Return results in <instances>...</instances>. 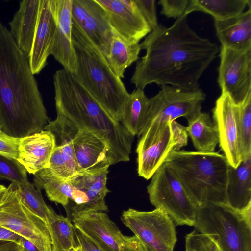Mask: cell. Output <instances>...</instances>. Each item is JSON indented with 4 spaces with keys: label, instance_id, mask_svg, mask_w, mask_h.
I'll use <instances>...</instances> for the list:
<instances>
[{
    "label": "cell",
    "instance_id": "cell-45",
    "mask_svg": "<svg viewBox=\"0 0 251 251\" xmlns=\"http://www.w3.org/2000/svg\"><path fill=\"white\" fill-rule=\"evenodd\" d=\"M70 251H81L80 246L77 245L76 246L73 248Z\"/></svg>",
    "mask_w": 251,
    "mask_h": 251
},
{
    "label": "cell",
    "instance_id": "cell-24",
    "mask_svg": "<svg viewBox=\"0 0 251 251\" xmlns=\"http://www.w3.org/2000/svg\"><path fill=\"white\" fill-rule=\"evenodd\" d=\"M73 145L77 163L82 171L105 164L110 165L108 147L103 140L94 133L78 128L73 139Z\"/></svg>",
    "mask_w": 251,
    "mask_h": 251
},
{
    "label": "cell",
    "instance_id": "cell-47",
    "mask_svg": "<svg viewBox=\"0 0 251 251\" xmlns=\"http://www.w3.org/2000/svg\"><path fill=\"white\" fill-rule=\"evenodd\" d=\"M46 251H52L51 247L47 249Z\"/></svg>",
    "mask_w": 251,
    "mask_h": 251
},
{
    "label": "cell",
    "instance_id": "cell-5",
    "mask_svg": "<svg viewBox=\"0 0 251 251\" xmlns=\"http://www.w3.org/2000/svg\"><path fill=\"white\" fill-rule=\"evenodd\" d=\"M165 162L196 207L209 202L227 204L230 165L224 155L215 151H173Z\"/></svg>",
    "mask_w": 251,
    "mask_h": 251
},
{
    "label": "cell",
    "instance_id": "cell-23",
    "mask_svg": "<svg viewBox=\"0 0 251 251\" xmlns=\"http://www.w3.org/2000/svg\"><path fill=\"white\" fill-rule=\"evenodd\" d=\"M214 25L222 46L239 51L251 50V8L228 19L215 20Z\"/></svg>",
    "mask_w": 251,
    "mask_h": 251
},
{
    "label": "cell",
    "instance_id": "cell-22",
    "mask_svg": "<svg viewBox=\"0 0 251 251\" xmlns=\"http://www.w3.org/2000/svg\"><path fill=\"white\" fill-rule=\"evenodd\" d=\"M40 0H23L9 23V34L20 50L28 57L37 27Z\"/></svg>",
    "mask_w": 251,
    "mask_h": 251
},
{
    "label": "cell",
    "instance_id": "cell-2",
    "mask_svg": "<svg viewBox=\"0 0 251 251\" xmlns=\"http://www.w3.org/2000/svg\"><path fill=\"white\" fill-rule=\"evenodd\" d=\"M49 121L28 57L0 20V127L20 139L43 130Z\"/></svg>",
    "mask_w": 251,
    "mask_h": 251
},
{
    "label": "cell",
    "instance_id": "cell-39",
    "mask_svg": "<svg viewBox=\"0 0 251 251\" xmlns=\"http://www.w3.org/2000/svg\"><path fill=\"white\" fill-rule=\"evenodd\" d=\"M171 126L173 138L176 143L174 151H179L187 145L188 133L185 127L176 120L171 121Z\"/></svg>",
    "mask_w": 251,
    "mask_h": 251
},
{
    "label": "cell",
    "instance_id": "cell-7",
    "mask_svg": "<svg viewBox=\"0 0 251 251\" xmlns=\"http://www.w3.org/2000/svg\"><path fill=\"white\" fill-rule=\"evenodd\" d=\"M161 86L158 93L149 98L145 125L139 136L140 142L154 138L169 121L183 117L188 121L201 112L206 96L201 89L185 90L167 85Z\"/></svg>",
    "mask_w": 251,
    "mask_h": 251
},
{
    "label": "cell",
    "instance_id": "cell-13",
    "mask_svg": "<svg viewBox=\"0 0 251 251\" xmlns=\"http://www.w3.org/2000/svg\"><path fill=\"white\" fill-rule=\"evenodd\" d=\"M219 146L229 165L236 168L242 160L238 106L227 94H221L212 109Z\"/></svg>",
    "mask_w": 251,
    "mask_h": 251
},
{
    "label": "cell",
    "instance_id": "cell-17",
    "mask_svg": "<svg viewBox=\"0 0 251 251\" xmlns=\"http://www.w3.org/2000/svg\"><path fill=\"white\" fill-rule=\"evenodd\" d=\"M75 227L106 251H119L126 236L108 215L89 211L71 213Z\"/></svg>",
    "mask_w": 251,
    "mask_h": 251
},
{
    "label": "cell",
    "instance_id": "cell-20",
    "mask_svg": "<svg viewBox=\"0 0 251 251\" xmlns=\"http://www.w3.org/2000/svg\"><path fill=\"white\" fill-rule=\"evenodd\" d=\"M56 27L51 55L66 71L73 74L75 56L72 43V0H55Z\"/></svg>",
    "mask_w": 251,
    "mask_h": 251
},
{
    "label": "cell",
    "instance_id": "cell-26",
    "mask_svg": "<svg viewBox=\"0 0 251 251\" xmlns=\"http://www.w3.org/2000/svg\"><path fill=\"white\" fill-rule=\"evenodd\" d=\"M185 129L197 151L214 152L219 142V134L209 113L201 112L188 121Z\"/></svg>",
    "mask_w": 251,
    "mask_h": 251
},
{
    "label": "cell",
    "instance_id": "cell-34",
    "mask_svg": "<svg viewBox=\"0 0 251 251\" xmlns=\"http://www.w3.org/2000/svg\"><path fill=\"white\" fill-rule=\"evenodd\" d=\"M27 172L17 159L0 154V179L19 185L28 180Z\"/></svg>",
    "mask_w": 251,
    "mask_h": 251
},
{
    "label": "cell",
    "instance_id": "cell-4",
    "mask_svg": "<svg viewBox=\"0 0 251 251\" xmlns=\"http://www.w3.org/2000/svg\"><path fill=\"white\" fill-rule=\"evenodd\" d=\"M72 32L76 61L73 75L105 111L120 122L129 93L104 55L73 23Z\"/></svg>",
    "mask_w": 251,
    "mask_h": 251
},
{
    "label": "cell",
    "instance_id": "cell-46",
    "mask_svg": "<svg viewBox=\"0 0 251 251\" xmlns=\"http://www.w3.org/2000/svg\"><path fill=\"white\" fill-rule=\"evenodd\" d=\"M6 189V187L5 186L0 184V194L2 193Z\"/></svg>",
    "mask_w": 251,
    "mask_h": 251
},
{
    "label": "cell",
    "instance_id": "cell-44",
    "mask_svg": "<svg viewBox=\"0 0 251 251\" xmlns=\"http://www.w3.org/2000/svg\"><path fill=\"white\" fill-rule=\"evenodd\" d=\"M21 246L23 251H41L32 243L23 237L21 241Z\"/></svg>",
    "mask_w": 251,
    "mask_h": 251
},
{
    "label": "cell",
    "instance_id": "cell-21",
    "mask_svg": "<svg viewBox=\"0 0 251 251\" xmlns=\"http://www.w3.org/2000/svg\"><path fill=\"white\" fill-rule=\"evenodd\" d=\"M55 146L54 135L46 130L20 138L17 160L34 175L48 167Z\"/></svg>",
    "mask_w": 251,
    "mask_h": 251
},
{
    "label": "cell",
    "instance_id": "cell-33",
    "mask_svg": "<svg viewBox=\"0 0 251 251\" xmlns=\"http://www.w3.org/2000/svg\"><path fill=\"white\" fill-rule=\"evenodd\" d=\"M237 106L243 159L251 154V91Z\"/></svg>",
    "mask_w": 251,
    "mask_h": 251
},
{
    "label": "cell",
    "instance_id": "cell-37",
    "mask_svg": "<svg viewBox=\"0 0 251 251\" xmlns=\"http://www.w3.org/2000/svg\"><path fill=\"white\" fill-rule=\"evenodd\" d=\"M151 31L158 26L155 0H134Z\"/></svg>",
    "mask_w": 251,
    "mask_h": 251
},
{
    "label": "cell",
    "instance_id": "cell-40",
    "mask_svg": "<svg viewBox=\"0 0 251 251\" xmlns=\"http://www.w3.org/2000/svg\"><path fill=\"white\" fill-rule=\"evenodd\" d=\"M75 233L81 251H106L75 227Z\"/></svg>",
    "mask_w": 251,
    "mask_h": 251
},
{
    "label": "cell",
    "instance_id": "cell-15",
    "mask_svg": "<svg viewBox=\"0 0 251 251\" xmlns=\"http://www.w3.org/2000/svg\"><path fill=\"white\" fill-rule=\"evenodd\" d=\"M105 11L113 31L130 44L139 43L151 30L134 0H96Z\"/></svg>",
    "mask_w": 251,
    "mask_h": 251
},
{
    "label": "cell",
    "instance_id": "cell-19",
    "mask_svg": "<svg viewBox=\"0 0 251 251\" xmlns=\"http://www.w3.org/2000/svg\"><path fill=\"white\" fill-rule=\"evenodd\" d=\"M175 145L171 121L166 122L160 132L153 139L147 142L138 143L136 153L138 175L146 180L151 178L174 151Z\"/></svg>",
    "mask_w": 251,
    "mask_h": 251
},
{
    "label": "cell",
    "instance_id": "cell-43",
    "mask_svg": "<svg viewBox=\"0 0 251 251\" xmlns=\"http://www.w3.org/2000/svg\"><path fill=\"white\" fill-rule=\"evenodd\" d=\"M0 251H23L22 246L15 242L0 240Z\"/></svg>",
    "mask_w": 251,
    "mask_h": 251
},
{
    "label": "cell",
    "instance_id": "cell-9",
    "mask_svg": "<svg viewBox=\"0 0 251 251\" xmlns=\"http://www.w3.org/2000/svg\"><path fill=\"white\" fill-rule=\"evenodd\" d=\"M0 226L29 240L41 251L51 247L48 226L21 202L11 183L0 195Z\"/></svg>",
    "mask_w": 251,
    "mask_h": 251
},
{
    "label": "cell",
    "instance_id": "cell-29",
    "mask_svg": "<svg viewBox=\"0 0 251 251\" xmlns=\"http://www.w3.org/2000/svg\"><path fill=\"white\" fill-rule=\"evenodd\" d=\"M141 50L139 43H127L113 31L106 59L116 75L123 78L126 69L139 59Z\"/></svg>",
    "mask_w": 251,
    "mask_h": 251
},
{
    "label": "cell",
    "instance_id": "cell-35",
    "mask_svg": "<svg viewBox=\"0 0 251 251\" xmlns=\"http://www.w3.org/2000/svg\"><path fill=\"white\" fill-rule=\"evenodd\" d=\"M185 251H222L210 237L194 229L185 236Z\"/></svg>",
    "mask_w": 251,
    "mask_h": 251
},
{
    "label": "cell",
    "instance_id": "cell-6",
    "mask_svg": "<svg viewBox=\"0 0 251 251\" xmlns=\"http://www.w3.org/2000/svg\"><path fill=\"white\" fill-rule=\"evenodd\" d=\"M193 226L222 251H251V208L240 211L227 204L207 202L197 207Z\"/></svg>",
    "mask_w": 251,
    "mask_h": 251
},
{
    "label": "cell",
    "instance_id": "cell-42",
    "mask_svg": "<svg viewBox=\"0 0 251 251\" xmlns=\"http://www.w3.org/2000/svg\"><path fill=\"white\" fill-rule=\"evenodd\" d=\"M22 237L0 226V240L12 241L21 245Z\"/></svg>",
    "mask_w": 251,
    "mask_h": 251
},
{
    "label": "cell",
    "instance_id": "cell-36",
    "mask_svg": "<svg viewBox=\"0 0 251 251\" xmlns=\"http://www.w3.org/2000/svg\"><path fill=\"white\" fill-rule=\"evenodd\" d=\"M189 2V0H160V14L168 18L177 19L184 15Z\"/></svg>",
    "mask_w": 251,
    "mask_h": 251
},
{
    "label": "cell",
    "instance_id": "cell-18",
    "mask_svg": "<svg viewBox=\"0 0 251 251\" xmlns=\"http://www.w3.org/2000/svg\"><path fill=\"white\" fill-rule=\"evenodd\" d=\"M56 27L55 0H40V10L28 61L32 73L39 74L51 54Z\"/></svg>",
    "mask_w": 251,
    "mask_h": 251
},
{
    "label": "cell",
    "instance_id": "cell-28",
    "mask_svg": "<svg viewBox=\"0 0 251 251\" xmlns=\"http://www.w3.org/2000/svg\"><path fill=\"white\" fill-rule=\"evenodd\" d=\"M251 5L250 0H190L184 15L200 11L221 21L240 15L247 6L251 8Z\"/></svg>",
    "mask_w": 251,
    "mask_h": 251
},
{
    "label": "cell",
    "instance_id": "cell-12",
    "mask_svg": "<svg viewBox=\"0 0 251 251\" xmlns=\"http://www.w3.org/2000/svg\"><path fill=\"white\" fill-rule=\"evenodd\" d=\"M78 129L72 122L58 114L54 120L49 121L44 128L53 134L55 141L47 168L67 181L84 172L77 163L73 145V139Z\"/></svg>",
    "mask_w": 251,
    "mask_h": 251
},
{
    "label": "cell",
    "instance_id": "cell-48",
    "mask_svg": "<svg viewBox=\"0 0 251 251\" xmlns=\"http://www.w3.org/2000/svg\"><path fill=\"white\" fill-rule=\"evenodd\" d=\"M1 194H0V195Z\"/></svg>",
    "mask_w": 251,
    "mask_h": 251
},
{
    "label": "cell",
    "instance_id": "cell-10",
    "mask_svg": "<svg viewBox=\"0 0 251 251\" xmlns=\"http://www.w3.org/2000/svg\"><path fill=\"white\" fill-rule=\"evenodd\" d=\"M121 219L145 251H174L177 242L176 225L162 210L140 211L129 208L123 212Z\"/></svg>",
    "mask_w": 251,
    "mask_h": 251
},
{
    "label": "cell",
    "instance_id": "cell-31",
    "mask_svg": "<svg viewBox=\"0 0 251 251\" xmlns=\"http://www.w3.org/2000/svg\"><path fill=\"white\" fill-rule=\"evenodd\" d=\"M48 228L50 233L52 251H70L76 246L75 227L70 219L58 215L49 207Z\"/></svg>",
    "mask_w": 251,
    "mask_h": 251
},
{
    "label": "cell",
    "instance_id": "cell-25",
    "mask_svg": "<svg viewBox=\"0 0 251 251\" xmlns=\"http://www.w3.org/2000/svg\"><path fill=\"white\" fill-rule=\"evenodd\" d=\"M227 204L243 211L251 208V154L236 168L229 167L226 189Z\"/></svg>",
    "mask_w": 251,
    "mask_h": 251
},
{
    "label": "cell",
    "instance_id": "cell-41",
    "mask_svg": "<svg viewBox=\"0 0 251 251\" xmlns=\"http://www.w3.org/2000/svg\"><path fill=\"white\" fill-rule=\"evenodd\" d=\"M119 251H145L144 247L134 235L126 236L125 241Z\"/></svg>",
    "mask_w": 251,
    "mask_h": 251
},
{
    "label": "cell",
    "instance_id": "cell-3",
    "mask_svg": "<svg viewBox=\"0 0 251 251\" xmlns=\"http://www.w3.org/2000/svg\"><path fill=\"white\" fill-rule=\"evenodd\" d=\"M53 85L57 114L103 140L109 148L110 165L128 161L134 137L105 111L73 74L63 68L57 70Z\"/></svg>",
    "mask_w": 251,
    "mask_h": 251
},
{
    "label": "cell",
    "instance_id": "cell-1",
    "mask_svg": "<svg viewBox=\"0 0 251 251\" xmlns=\"http://www.w3.org/2000/svg\"><path fill=\"white\" fill-rule=\"evenodd\" d=\"M140 45L146 54L137 61L130 82L143 90L152 83L196 90L219 52L216 44L191 29L185 15L170 27L159 25Z\"/></svg>",
    "mask_w": 251,
    "mask_h": 251
},
{
    "label": "cell",
    "instance_id": "cell-30",
    "mask_svg": "<svg viewBox=\"0 0 251 251\" xmlns=\"http://www.w3.org/2000/svg\"><path fill=\"white\" fill-rule=\"evenodd\" d=\"M33 182L36 188L45 190L50 200L65 207L68 205L73 192L69 181L56 176L49 168H45L34 175Z\"/></svg>",
    "mask_w": 251,
    "mask_h": 251
},
{
    "label": "cell",
    "instance_id": "cell-27",
    "mask_svg": "<svg viewBox=\"0 0 251 251\" xmlns=\"http://www.w3.org/2000/svg\"><path fill=\"white\" fill-rule=\"evenodd\" d=\"M149 100L144 90L136 88L129 93L124 106L120 122L134 137H139L144 126Z\"/></svg>",
    "mask_w": 251,
    "mask_h": 251
},
{
    "label": "cell",
    "instance_id": "cell-8",
    "mask_svg": "<svg viewBox=\"0 0 251 251\" xmlns=\"http://www.w3.org/2000/svg\"><path fill=\"white\" fill-rule=\"evenodd\" d=\"M147 189L151 204L167 214L176 226H194L197 207L166 162L152 176Z\"/></svg>",
    "mask_w": 251,
    "mask_h": 251
},
{
    "label": "cell",
    "instance_id": "cell-14",
    "mask_svg": "<svg viewBox=\"0 0 251 251\" xmlns=\"http://www.w3.org/2000/svg\"><path fill=\"white\" fill-rule=\"evenodd\" d=\"M72 22L106 57L113 31L106 13L96 0H72Z\"/></svg>",
    "mask_w": 251,
    "mask_h": 251
},
{
    "label": "cell",
    "instance_id": "cell-32",
    "mask_svg": "<svg viewBox=\"0 0 251 251\" xmlns=\"http://www.w3.org/2000/svg\"><path fill=\"white\" fill-rule=\"evenodd\" d=\"M17 186L22 203L40 218L47 226L50 206L46 205L41 194V190L36 188L33 183L28 180Z\"/></svg>",
    "mask_w": 251,
    "mask_h": 251
},
{
    "label": "cell",
    "instance_id": "cell-11",
    "mask_svg": "<svg viewBox=\"0 0 251 251\" xmlns=\"http://www.w3.org/2000/svg\"><path fill=\"white\" fill-rule=\"evenodd\" d=\"M218 83L221 94H227L239 105L251 91V50L239 51L221 47Z\"/></svg>",
    "mask_w": 251,
    "mask_h": 251
},
{
    "label": "cell",
    "instance_id": "cell-38",
    "mask_svg": "<svg viewBox=\"0 0 251 251\" xmlns=\"http://www.w3.org/2000/svg\"><path fill=\"white\" fill-rule=\"evenodd\" d=\"M19 140L8 135L0 127V154L17 159Z\"/></svg>",
    "mask_w": 251,
    "mask_h": 251
},
{
    "label": "cell",
    "instance_id": "cell-16",
    "mask_svg": "<svg viewBox=\"0 0 251 251\" xmlns=\"http://www.w3.org/2000/svg\"><path fill=\"white\" fill-rule=\"evenodd\" d=\"M109 166L105 164L86 170L68 180L75 193L87 201L83 205L73 206L72 213L89 211L104 212L108 210L105 198L109 192L106 186Z\"/></svg>",
    "mask_w": 251,
    "mask_h": 251
}]
</instances>
